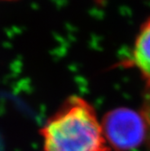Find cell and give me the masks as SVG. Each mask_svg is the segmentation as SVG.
I'll list each match as a JSON object with an SVG mask.
<instances>
[{
    "mask_svg": "<svg viewBox=\"0 0 150 151\" xmlns=\"http://www.w3.org/2000/svg\"><path fill=\"white\" fill-rule=\"evenodd\" d=\"M101 125L108 146L118 151L138 147L146 131L143 116L128 108H118L107 113Z\"/></svg>",
    "mask_w": 150,
    "mask_h": 151,
    "instance_id": "7a4b0ae2",
    "label": "cell"
},
{
    "mask_svg": "<svg viewBox=\"0 0 150 151\" xmlns=\"http://www.w3.org/2000/svg\"><path fill=\"white\" fill-rule=\"evenodd\" d=\"M149 87V91L147 92L145 105H144V111H143V118L146 121V129L148 128L150 130V83H147Z\"/></svg>",
    "mask_w": 150,
    "mask_h": 151,
    "instance_id": "277c9868",
    "label": "cell"
},
{
    "mask_svg": "<svg viewBox=\"0 0 150 151\" xmlns=\"http://www.w3.org/2000/svg\"><path fill=\"white\" fill-rule=\"evenodd\" d=\"M131 63L150 83V18L142 25L135 42Z\"/></svg>",
    "mask_w": 150,
    "mask_h": 151,
    "instance_id": "3957f363",
    "label": "cell"
},
{
    "mask_svg": "<svg viewBox=\"0 0 150 151\" xmlns=\"http://www.w3.org/2000/svg\"><path fill=\"white\" fill-rule=\"evenodd\" d=\"M45 151H110L94 108L73 96L41 129Z\"/></svg>",
    "mask_w": 150,
    "mask_h": 151,
    "instance_id": "6da1fadb",
    "label": "cell"
}]
</instances>
